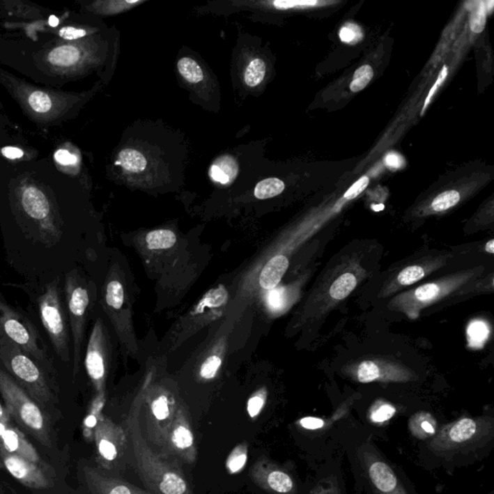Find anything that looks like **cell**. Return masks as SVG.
<instances>
[{"label": "cell", "mask_w": 494, "mask_h": 494, "mask_svg": "<svg viewBox=\"0 0 494 494\" xmlns=\"http://www.w3.org/2000/svg\"><path fill=\"white\" fill-rule=\"evenodd\" d=\"M483 268L454 273L435 282L427 283L412 291L401 293L389 303L392 310L416 318L420 311L461 289L463 285L483 272Z\"/></svg>", "instance_id": "obj_5"}, {"label": "cell", "mask_w": 494, "mask_h": 494, "mask_svg": "<svg viewBox=\"0 0 494 494\" xmlns=\"http://www.w3.org/2000/svg\"><path fill=\"white\" fill-rule=\"evenodd\" d=\"M490 335V327L484 321L476 320L469 323L468 339L469 346L474 348L483 347Z\"/></svg>", "instance_id": "obj_30"}, {"label": "cell", "mask_w": 494, "mask_h": 494, "mask_svg": "<svg viewBox=\"0 0 494 494\" xmlns=\"http://www.w3.org/2000/svg\"><path fill=\"white\" fill-rule=\"evenodd\" d=\"M129 435L143 480L153 490L162 494H187L185 478L171 465H167L154 455L142 438L137 418L129 423Z\"/></svg>", "instance_id": "obj_3"}, {"label": "cell", "mask_w": 494, "mask_h": 494, "mask_svg": "<svg viewBox=\"0 0 494 494\" xmlns=\"http://www.w3.org/2000/svg\"><path fill=\"white\" fill-rule=\"evenodd\" d=\"M0 395L10 417L42 445L52 447V427L47 410L1 367Z\"/></svg>", "instance_id": "obj_2"}, {"label": "cell", "mask_w": 494, "mask_h": 494, "mask_svg": "<svg viewBox=\"0 0 494 494\" xmlns=\"http://www.w3.org/2000/svg\"><path fill=\"white\" fill-rule=\"evenodd\" d=\"M142 0H114V1L97 2L92 5L93 11L101 15H116L134 8L137 5L142 4Z\"/></svg>", "instance_id": "obj_25"}, {"label": "cell", "mask_w": 494, "mask_h": 494, "mask_svg": "<svg viewBox=\"0 0 494 494\" xmlns=\"http://www.w3.org/2000/svg\"><path fill=\"white\" fill-rule=\"evenodd\" d=\"M101 327L97 325L93 331L88 350H87L86 360H85L87 373L96 385H100L105 373L104 355L101 348Z\"/></svg>", "instance_id": "obj_16"}, {"label": "cell", "mask_w": 494, "mask_h": 494, "mask_svg": "<svg viewBox=\"0 0 494 494\" xmlns=\"http://www.w3.org/2000/svg\"><path fill=\"white\" fill-rule=\"evenodd\" d=\"M262 481L265 486L275 493L280 494L292 493L295 490L293 479L284 471L279 469H270L262 476Z\"/></svg>", "instance_id": "obj_19"}, {"label": "cell", "mask_w": 494, "mask_h": 494, "mask_svg": "<svg viewBox=\"0 0 494 494\" xmlns=\"http://www.w3.org/2000/svg\"><path fill=\"white\" fill-rule=\"evenodd\" d=\"M220 365H222V360L217 355L210 356L205 361L204 364L202 365L201 373L202 378H207V380H210V378H214L215 375H217V370L219 369Z\"/></svg>", "instance_id": "obj_43"}, {"label": "cell", "mask_w": 494, "mask_h": 494, "mask_svg": "<svg viewBox=\"0 0 494 494\" xmlns=\"http://www.w3.org/2000/svg\"><path fill=\"white\" fill-rule=\"evenodd\" d=\"M368 185L369 178L367 176L361 177L360 180H356L355 184H353L352 187H350V189L345 192V194H344V199H355L358 195H360L361 193L364 192L366 187H368Z\"/></svg>", "instance_id": "obj_45"}, {"label": "cell", "mask_w": 494, "mask_h": 494, "mask_svg": "<svg viewBox=\"0 0 494 494\" xmlns=\"http://www.w3.org/2000/svg\"><path fill=\"white\" fill-rule=\"evenodd\" d=\"M116 164L121 165L128 172L140 173L146 169L147 160L139 150L127 148L118 155Z\"/></svg>", "instance_id": "obj_21"}, {"label": "cell", "mask_w": 494, "mask_h": 494, "mask_svg": "<svg viewBox=\"0 0 494 494\" xmlns=\"http://www.w3.org/2000/svg\"><path fill=\"white\" fill-rule=\"evenodd\" d=\"M98 424L96 416L90 415L88 417L85 419V426L88 428H94Z\"/></svg>", "instance_id": "obj_53"}, {"label": "cell", "mask_w": 494, "mask_h": 494, "mask_svg": "<svg viewBox=\"0 0 494 494\" xmlns=\"http://www.w3.org/2000/svg\"><path fill=\"white\" fill-rule=\"evenodd\" d=\"M238 167L232 157H226L215 162L210 169L212 179L220 184H228L237 175Z\"/></svg>", "instance_id": "obj_24"}, {"label": "cell", "mask_w": 494, "mask_h": 494, "mask_svg": "<svg viewBox=\"0 0 494 494\" xmlns=\"http://www.w3.org/2000/svg\"><path fill=\"white\" fill-rule=\"evenodd\" d=\"M49 24L51 26H57L59 24V19L55 16H51V17H49Z\"/></svg>", "instance_id": "obj_55"}, {"label": "cell", "mask_w": 494, "mask_h": 494, "mask_svg": "<svg viewBox=\"0 0 494 494\" xmlns=\"http://www.w3.org/2000/svg\"><path fill=\"white\" fill-rule=\"evenodd\" d=\"M288 292L285 288L270 290L268 293L267 302L270 309L273 312H280L288 304Z\"/></svg>", "instance_id": "obj_37"}, {"label": "cell", "mask_w": 494, "mask_h": 494, "mask_svg": "<svg viewBox=\"0 0 494 494\" xmlns=\"http://www.w3.org/2000/svg\"><path fill=\"white\" fill-rule=\"evenodd\" d=\"M178 71L189 84H197L204 79V72L201 66L190 57H183L178 61Z\"/></svg>", "instance_id": "obj_26"}, {"label": "cell", "mask_w": 494, "mask_h": 494, "mask_svg": "<svg viewBox=\"0 0 494 494\" xmlns=\"http://www.w3.org/2000/svg\"><path fill=\"white\" fill-rule=\"evenodd\" d=\"M2 154L4 157H8L10 160L20 159L24 155V152L21 149L16 147H5L2 149Z\"/></svg>", "instance_id": "obj_51"}, {"label": "cell", "mask_w": 494, "mask_h": 494, "mask_svg": "<svg viewBox=\"0 0 494 494\" xmlns=\"http://www.w3.org/2000/svg\"><path fill=\"white\" fill-rule=\"evenodd\" d=\"M60 36L67 40H75L82 38L87 34L86 30L77 29L74 27H64L60 30Z\"/></svg>", "instance_id": "obj_47"}, {"label": "cell", "mask_w": 494, "mask_h": 494, "mask_svg": "<svg viewBox=\"0 0 494 494\" xmlns=\"http://www.w3.org/2000/svg\"><path fill=\"white\" fill-rule=\"evenodd\" d=\"M265 405V396L255 395L249 399L247 403L248 415L250 417L254 418L259 415Z\"/></svg>", "instance_id": "obj_46"}, {"label": "cell", "mask_w": 494, "mask_h": 494, "mask_svg": "<svg viewBox=\"0 0 494 494\" xmlns=\"http://www.w3.org/2000/svg\"><path fill=\"white\" fill-rule=\"evenodd\" d=\"M396 408L389 403L380 401L372 406L370 410V419L376 424H383L387 422L395 415Z\"/></svg>", "instance_id": "obj_35"}, {"label": "cell", "mask_w": 494, "mask_h": 494, "mask_svg": "<svg viewBox=\"0 0 494 494\" xmlns=\"http://www.w3.org/2000/svg\"><path fill=\"white\" fill-rule=\"evenodd\" d=\"M461 200L460 193L456 190H447L438 194L431 204V210L435 213L445 212L455 207Z\"/></svg>", "instance_id": "obj_31"}, {"label": "cell", "mask_w": 494, "mask_h": 494, "mask_svg": "<svg viewBox=\"0 0 494 494\" xmlns=\"http://www.w3.org/2000/svg\"><path fill=\"white\" fill-rule=\"evenodd\" d=\"M363 456L369 478L378 494H408L387 463L368 450Z\"/></svg>", "instance_id": "obj_12"}, {"label": "cell", "mask_w": 494, "mask_h": 494, "mask_svg": "<svg viewBox=\"0 0 494 494\" xmlns=\"http://www.w3.org/2000/svg\"><path fill=\"white\" fill-rule=\"evenodd\" d=\"M228 293L223 286H219L217 289L210 291L201 300L197 307V312L201 313L205 308L219 307L226 302Z\"/></svg>", "instance_id": "obj_32"}, {"label": "cell", "mask_w": 494, "mask_h": 494, "mask_svg": "<svg viewBox=\"0 0 494 494\" xmlns=\"http://www.w3.org/2000/svg\"><path fill=\"white\" fill-rule=\"evenodd\" d=\"M29 105L34 111L39 114H46L52 109V100L49 95L44 92H34L30 95Z\"/></svg>", "instance_id": "obj_39"}, {"label": "cell", "mask_w": 494, "mask_h": 494, "mask_svg": "<svg viewBox=\"0 0 494 494\" xmlns=\"http://www.w3.org/2000/svg\"><path fill=\"white\" fill-rule=\"evenodd\" d=\"M148 247L152 250L168 249L176 243V235L170 230H155L146 236Z\"/></svg>", "instance_id": "obj_29"}, {"label": "cell", "mask_w": 494, "mask_h": 494, "mask_svg": "<svg viewBox=\"0 0 494 494\" xmlns=\"http://www.w3.org/2000/svg\"><path fill=\"white\" fill-rule=\"evenodd\" d=\"M448 76V68L446 66V65H444L442 67V70L440 71V76H438V79H436V82H435V84L433 85V87H431L430 91H429L427 97H426L425 99V102H424L423 105V109L422 111H421V115H424L425 114L426 110H427L429 105L431 104V99H433V96H435V93L438 92V88L441 86V85L443 84V82H445L446 77Z\"/></svg>", "instance_id": "obj_44"}, {"label": "cell", "mask_w": 494, "mask_h": 494, "mask_svg": "<svg viewBox=\"0 0 494 494\" xmlns=\"http://www.w3.org/2000/svg\"><path fill=\"white\" fill-rule=\"evenodd\" d=\"M403 159L398 154H389L385 157V164L392 169H399L403 167Z\"/></svg>", "instance_id": "obj_50"}, {"label": "cell", "mask_w": 494, "mask_h": 494, "mask_svg": "<svg viewBox=\"0 0 494 494\" xmlns=\"http://www.w3.org/2000/svg\"><path fill=\"white\" fill-rule=\"evenodd\" d=\"M0 334L16 344L56 381V370L38 330L29 318L0 300Z\"/></svg>", "instance_id": "obj_4"}, {"label": "cell", "mask_w": 494, "mask_h": 494, "mask_svg": "<svg viewBox=\"0 0 494 494\" xmlns=\"http://www.w3.org/2000/svg\"><path fill=\"white\" fill-rule=\"evenodd\" d=\"M39 310L43 327L49 335L55 353L60 360L69 362V325L59 279L47 284L45 292L40 295Z\"/></svg>", "instance_id": "obj_7"}, {"label": "cell", "mask_w": 494, "mask_h": 494, "mask_svg": "<svg viewBox=\"0 0 494 494\" xmlns=\"http://www.w3.org/2000/svg\"><path fill=\"white\" fill-rule=\"evenodd\" d=\"M96 444L98 452L104 465L114 463L119 456L118 450V438L119 433L107 422L98 424L96 431Z\"/></svg>", "instance_id": "obj_15"}, {"label": "cell", "mask_w": 494, "mask_h": 494, "mask_svg": "<svg viewBox=\"0 0 494 494\" xmlns=\"http://www.w3.org/2000/svg\"><path fill=\"white\" fill-rule=\"evenodd\" d=\"M10 418L11 417H10L8 411L0 401V423H9Z\"/></svg>", "instance_id": "obj_52"}, {"label": "cell", "mask_w": 494, "mask_h": 494, "mask_svg": "<svg viewBox=\"0 0 494 494\" xmlns=\"http://www.w3.org/2000/svg\"><path fill=\"white\" fill-rule=\"evenodd\" d=\"M151 408L153 415L155 416V418L159 422L167 420L169 418V406H168L167 399L164 396H160V398L155 399L154 402L152 403Z\"/></svg>", "instance_id": "obj_42"}, {"label": "cell", "mask_w": 494, "mask_h": 494, "mask_svg": "<svg viewBox=\"0 0 494 494\" xmlns=\"http://www.w3.org/2000/svg\"><path fill=\"white\" fill-rule=\"evenodd\" d=\"M443 264L442 259H438L423 262L421 264L411 265L410 267L403 268L398 273L397 277L391 281L389 284L383 289V295H391L394 292H397L401 288L415 284L430 273L435 272L438 268H441Z\"/></svg>", "instance_id": "obj_14"}, {"label": "cell", "mask_w": 494, "mask_h": 494, "mask_svg": "<svg viewBox=\"0 0 494 494\" xmlns=\"http://www.w3.org/2000/svg\"><path fill=\"white\" fill-rule=\"evenodd\" d=\"M300 426L307 430H318L325 427V423L323 419L316 417H304L300 421Z\"/></svg>", "instance_id": "obj_48"}, {"label": "cell", "mask_w": 494, "mask_h": 494, "mask_svg": "<svg viewBox=\"0 0 494 494\" xmlns=\"http://www.w3.org/2000/svg\"><path fill=\"white\" fill-rule=\"evenodd\" d=\"M0 363L7 373L47 410L56 402V381L52 380L26 353L16 344L0 334Z\"/></svg>", "instance_id": "obj_1"}, {"label": "cell", "mask_w": 494, "mask_h": 494, "mask_svg": "<svg viewBox=\"0 0 494 494\" xmlns=\"http://www.w3.org/2000/svg\"><path fill=\"white\" fill-rule=\"evenodd\" d=\"M273 7L277 10H290V9H306L311 7L318 6V5L327 4V2L316 1V0H302V1H282L277 0L272 3Z\"/></svg>", "instance_id": "obj_40"}, {"label": "cell", "mask_w": 494, "mask_h": 494, "mask_svg": "<svg viewBox=\"0 0 494 494\" xmlns=\"http://www.w3.org/2000/svg\"><path fill=\"white\" fill-rule=\"evenodd\" d=\"M22 205L24 213L31 219L40 223L42 228V235L49 238V242H59L60 231L51 220V206L49 200L39 189L35 187H27L22 195Z\"/></svg>", "instance_id": "obj_11"}, {"label": "cell", "mask_w": 494, "mask_h": 494, "mask_svg": "<svg viewBox=\"0 0 494 494\" xmlns=\"http://www.w3.org/2000/svg\"><path fill=\"white\" fill-rule=\"evenodd\" d=\"M355 380L361 383H406L413 380V373L410 370L389 360H363L350 371Z\"/></svg>", "instance_id": "obj_9"}, {"label": "cell", "mask_w": 494, "mask_h": 494, "mask_svg": "<svg viewBox=\"0 0 494 494\" xmlns=\"http://www.w3.org/2000/svg\"><path fill=\"white\" fill-rule=\"evenodd\" d=\"M486 21V8L485 2H478L470 16V29L474 33H481L485 29Z\"/></svg>", "instance_id": "obj_38"}, {"label": "cell", "mask_w": 494, "mask_h": 494, "mask_svg": "<svg viewBox=\"0 0 494 494\" xmlns=\"http://www.w3.org/2000/svg\"><path fill=\"white\" fill-rule=\"evenodd\" d=\"M65 298L69 310L70 323L74 340V376L79 372L80 347L84 337L85 314L90 303L88 290L76 272L65 277Z\"/></svg>", "instance_id": "obj_8"}, {"label": "cell", "mask_w": 494, "mask_h": 494, "mask_svg": "<svg viewBox=\"0 0 494 494\" xmlns=\"http://www.w3.org/2000/svg\"><path fill=\"white\" fill-rule=\"evenodd\" d=\"M410 433L419 440H429L436 433V421L428 412H419L408 423Z\"/></svg>", "instance_id": "obj_20"}, {"label": "cell", "mask_w": 494, "mask_h": 494, "mask_svg": "<svg viewBox=\"0 0 494 494\" xmlns=\"http://www.w3.org/2000/svg\"><path fill=\"white\" fill-rule=\"evenodd\" d=\"M373 77V70L370 65H363L356 70L352 82L350 84V90L353 93L360 92L361 90L366 88V86L370 84Z\"/></svg>", "instance_id": "obj_33"}, {"label": "cell", "mask_w": 494, "mask_h": 494, "mask_svg": "<svg viewBox=\"0 0 494 494\" xmlns=\"http://www.w3.org/2000/svg\"><path fill=\"white\" fill-rule=\"evenodd\" d=\"M357 285V278L352 272L343 273L330 286V295L335 300L348 298Z\"/></svg>", "instance_id": "obj_23"}, {"label": "cell", "mask_w": 494, "mask_h": 494, "mask_svg": "<svg viewBox=\"0 0 494 494\" xmlns=\"http://www.w3.org/2000/svg\"><path fill=\"white\" fill-rule=\"evenodd\" d=\"M80 59V52L75 46L56 47L49 54V61L54 66L70 67L76 65Z\"/></svg>", "instance_id": "obj_22"}, {"label": "cell", "mask_w": 494, "mask_h": 494, "mask_svg": "<svg viewBox=\"0 0 494 494\" xmlns=\"http://www.w3.org/2000/svg\"><path fill=\"white\" fill-rule=\"evenodd\" d=\"M493 424L486 419L461 418L445 426L429 447L438 455L453 456L476 447L493 435Z\"/></svg>", "instance_id": "obj_6"}, {"label": "cell", "mask_w": 494, "mask_h": 494, "mask_svg": "<svg viewBox=\"0 0 494 494\" xmlns=\"http://www.w3.org/2000/svg\"><path fill=\"white\" fill-rule=\"evenodd\" d=\"M285 190V184L278 178H268L256 185L254 195L257 199L265 200L277 196Z\"/></svg>", "instance_id": "obj_28"}, {"label": "cell", "mask_w": 494, "mask_h": 494, "mask_svg": "<svg viewBox=\"0 0 494 494\" xmlns=\"http://www.w3.org/2000/svg\"><path fill=\"white\" fill-rule=\"evenodd\" d=\"M339 37L341 41L348 44H355L362 39L363 34L360 27L355 24H346L340 29Z\"/></svg>", "instance_id": "obj_41"}, {"label": "cell", "mask_w": 494, "mask_h": 494, "mask_svg": "<svg viewBox=\"0 0 494 494\" xmlns=\"http://www.w3.org/2000/svg\"><path fill=\"white\" fill-rule=\"evenodd\" d=\"M247 448L245 447V445L238 446L228 458L227 469L232 474L240 472L247 465Z\"/></svg>", "instance_id": "obj_36"}, {"label": "cell", "mask_w": 494, "mask_h": 494, "mask_svg": "<svg viewBox=\"0 0 494 494\" xmlns=\"http://www.w3.org/2000/svg\"><path fill=\"white\" fill-rule=\"evenodd\" d=\"M486 252L490 253V254H493L494 253V240H491L486 242Z\"/></svg>", "instance_id": "obj_54"}, {"label": "cell", "mask_w": 494, "mask_h": 494, "mask_svg": "<svg viewBox=\"0 0 494 494\" xmlns=\"http://www.w3.org/2000/svg\"><path fill=\"white\" fill-rule=\"evenodd\" d=\"M0 458L10 474L22 485L36 490H45L52 486L47 469L35 465L13 454H10L0 448Z\"/></svg>", "instance_id": "obj_10"}, {"label": "cell", "mask_w": 494, "mask_h": 494, "mask_svg": "<svg viewBox=\"0 0 494 494\" xmlns=\"http://www.w3.org/2000/svg\"><path fill=\"white\" fill-rule=\"evenodd\" d=\"M265 72H267V65H265L264 60L252 59L245 68V74H243L245 84L252 88L259 86L265 79Z\"/></svg>", "instance_id": "obj_27"}, {"label": "cell", "mask_w": 494, "mask_h": 494, "mask_svg": "<svg viewBox=\"0 0 494 494\" xmlns=\"http://www.w3.org/2000/svg\"><path fill=\"white\" fill-rule=\"evenodd\" d=\"M55 160L60 164L70 165L76 164L77 162V157L75 155L70 154L66 150H59L54 155Z\"/></svg>", "instance_id": "obj_49"}, {"label": "cell", "mask_w": 494, "mask_h": 494, "mask_svg": "<svg viewBox=\"0 0 494 494\" xmlns=\"http://www.w3.org/2000/svg\"><path fill=\"white\" fill-rule=\"evenodd\" d=\"M105 302L109 307L115 310L120 309L124 303V289L119 281H110L107 286Z\"/></svg>", "instance_id": "obj_34"}, {"label": "cell", "mask_w": 494, "mask_h": 494, "mask_svg": "<svg viewBox=\"0 0 494 494\" xmlns=\"http://www.w3.org/2000/svg\"><path fill=\"white\" fill-rule=\"evenodd\" d=\"M170 438H171L172 445L179 452L190 455V458L192 456H190L192 453V455L194 454V438L187 423L183 422L182 420L175 423L170 431Z\"/></svg>", "instance_id": "obj_18"}, {"label": "cell", "mask_w": 494, "mask_h": 494, "mask_svg": "<svg viewBox=\"0 0 494 494\" xmlns=\"http://www.w3.org/2000/svg\"><path fill=\"white\" fill-rule=\"evenodd\" d=\"M0 448L13 455L22 456L41 468H49L43 463L41 456L26 440L24 433L9 423H0Z\"/></svg>", "instance_id": "obj_13"}, {"label": "cell", "mask_w": 494, "mask_h": 494, "mask_svg": "<svg viewBox=\"0 0 494 494\" xmlns=\"http://www.w3.org/2000/svg\"><path fill=\"white\" fill-rule=\"evenodd\" d=\"M289 267V260L284 255L272 258L263 268L259 277L261 287L265 290H273L279 284L283 275Z\"/></svg>", "instance_id": "obj_17"}]
</instances>
